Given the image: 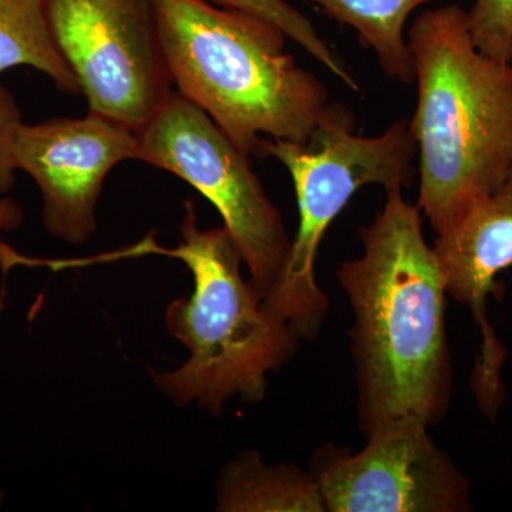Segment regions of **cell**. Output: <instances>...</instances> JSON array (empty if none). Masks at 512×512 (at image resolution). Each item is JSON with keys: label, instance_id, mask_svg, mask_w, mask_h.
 <instances>
[{"label": "cell", "instance_id": "1", "mask_svg": "<svg viewBox=\"0 0 512 512\" xmlns=\"http://www.w3.org/2000/svg\"><path fill=\"white\" fill-rule=\"evenodd\" d=\"M360 228L362 255L343 262L339 285L353 309L352 353L365 436L399 421L437 423L453 389L446 284L417 205L386 192Z\"/></svg>", "mask_w": 512, "mask_h": 512}, {"label": "cell", "instance_id": "2", "mask_svg": "<svg viewBox=\"0 0 512 512\" xmlns=\"http://www.w3.org/2000/svg\"><path fill=\"white\" fill-rule=\"evenodd\" d=\"M417 104V207L436 234L504 183L512 170V63L478 50L468 12L426 10L407 33Z\"/></svg>", "mask_w": 512, "mask_h": 512}, {"label": "cell", "instance_id": "3", "mask_svg": "<svg viewBox=\"0 0 512 512\" xmlns=\"http://www.w3.org/2000/svg\"><path fill=\"white\" fill-rule=\"evenodd\" d=\"M178 93L208 114L248 157L265 140L308 143L330 104L325 84L286 52L266 19L211 0H154Z\"/></svg>", "mask_w": 512, "mask_h": 512}, {"label": "cell", "instance_id": "4", "mask_svg": "<svg viewBox=\"0 0 512 512\" xmlns=\"http://www.w3.org/2000/svg\"><path fill=\"white\" fill-rule=\"evenodd\" d=\"M185 208L178 247H160L150 235L94 261L157 254L188 266L194 292L190 299H177L168 306L165 325L190 357L180 369L154 379L175 403L184 406L197 400L212 414H220L232 396L261 402L266 376L295 355L301 338L266 311L255 286L242 278L244 259L227 228L202 231L194 202L188 201Z\"/></svg>", "mask_w": 512, "mask_h": 512}, {"label": "cell", "instance_id": "5", "mask_svg": "<svg viewBox=\"0 0 512 512\" xmlns=\"http://www.w3.org/2000/svg\"><path fill=\"white\" fill-rule=\"evenodd\" d=\"M355 116L332 103L308 143L265 140L262 158L274 157L291 175L298 201L299 227L284 275L265 296L266 311L313 338L329 311L316 282L315 262L322 239L360 188L380 185L386 192L412 187L417 144L409 119L390 124L380 136L353 133Z\"/></svg>", "mask_w": 512, "mask_h": 512}, {"label": "cell", "instance_id": "6", "mask_svg": "<svg viewBox=\"0 0 512 512\" xmlns=\"http://www.w3.org/2000/svg\"><path fill=\"white\" fill-rule=\"evenodd\" d=\"M136 160L181 178L217 208L264 301L284 275L292 241L247 154L205 111L173 92L138 128Z\"/></svg>", "mask_w": 512, "mask_h": 512}, {"label": "cell", "instance_id": "7", "mask_svg": "<svg viewBox=\"0 0 512 512\" xmlns=\"http://www.w3.org/2000/svg\"><path fill=\"white\" fill-rule=\"evenodd\" d=\"M49 20L90 113L137 131L173 94L154 0H49Z\"/></svg>", "mask_w": 512, "mask_h": 512}, {"label": "cell", "instance_id": "8", "mask_svg": "<svg viewBox=\"0 0 512 512\" xmlns=\"http://www.w3.org/2000/svg\"><path fill=\"white\" fill-rule=\"evenodd\" d=\"M359 453L329 446L312 474L328 512L470 511V484L429 426L399 421L366 437Z\"/></svg>", "mask_w": 512, "mask_h": 512}, {"label": "cell", "instance_id": "9", "mask_svg": "<svg viewBox=\"0 0 512 512\" xmlns=\"http://www.w3.org/2000/svg\"><path fill=\"white\" fill-rule=\"evenodd\" d=\"M137 131L100 114L23 124L15 163L42 195L43 225L50 235L82 244L96 231V205L107 175L136 160Z\"/></svg>", "mask_w": 512, "mask_h": 512}, {"label": "cell", "instance_id": "10", "mask_svg": "<svg viewBox=\"0 0 512 512\" xmlns=\"http://www.w3.org/2000/svg\"><path fill=\"white\" fill-rule=\"evenodd\" d=\"M433 249L447 295L470 308L480 329L473 389L480 409L494 419L505 396V350L487 318V302L497 276L512 266V170L497 190L437 234Z\"/></svg>", "mask_w": 512, "mask_h": 512}, {"label": "cell", "instance_id": "11", "mask_svg": "<svg viewBox=\"0 0 512 512\" xmlns=\"http://www.w3.org/2000/svg\"><path fill=\"white\" fill-rule=\"evenodd\" d=\"M218 510L228 512H328L312 473L296 467H266L256 451L225 468Z\"/></svg>", "mask_w": 512, "mask_h": 512}, {"label": "cell", "instance_id": "12", "mask_svg": "<svg viewBox=\"0 0 512 512\" xmlns=\"http://www.w3.org/2000/svg\"><path fill=\"white\" fill-rule=\"evenodd\" d=\"M330 18L349 26L372 50L387 76L414 83L412 52L404 33L410 15L430 0H309Z\"/></svg>", "mask_w": 512, "mask_h": 512}, {"label": "cell", "instance_id": "13", "mask_svg": "<svg viewBox=\"0 0 512 512\" xmlns=\"http://www.w3.org/2000/svg\"><path fill=\"white\" fill-rule=\"evenodd\" d=\"M19 66L46 74L64 92L80 93L76 77L57 49L49 0H0V74Z\"/></svg>", "mask_w": 512, "mask_h": 512}, {"label": "cell", "instance_id": "14", "mask_svg": "<svg viewBox=\"0 0 512 512\" xmlns=\"http://www.w3.org/2000/svg\"><path fill=\"white\" fill-rule=\"evenodd\" d=\"M225 8H234L252 13L274 23L288 39L301 46L316 62L335 74L349 89L359 92V83L335 50L320 36L315 25L286 0H211Z\"/></svg>", "mask_w": 512, "mask_h": 512}, {"label": "cell", "instance_id": "15", "mask_svg": "<svg viewBox=\"0 0 512 512\" xmlns=\"http://www.w3.org/2000/svg\"><path fill=\"white\" fill-rule=\"evenodd\" d=\"M471 36L480 52L510 62L512 47V0H476L468 12Z\"/></svg>", "mask_w": 512, "mask_h": 512}, {"label": "cell", "instance_id": "16", "mask_svg": "<svg viewBox=\"0 0 512 512\" xmlns=\"http://www.w3.org/2000/svg\"><path fill=\"white\" fill-rule=\"evenodd\" d=\"M25 124L18 103L0 83V195L12 190L15 174V143L20 127Z\"/></svg>", "mask_w": 512, "mask_h": 512}, {"label": "cell", "instance_id": "17", "mask_svg": "<svg viewBox=\"0 0 512 512\" xmlns=\"http://www.w3.org/2000/svg\"><path fill=\"white\" fill-rule=\"evenodd\" d=\"M25 212L22 205L13 198L0 195V232H10L22 225Z\"/></svg>", "mask_w": 512, "mask_h": 512}, {"label": "cell", "instance_id": "18", "mask_svg": "<svg viewBox=\"0 0 512 512\" xmlns=\"http://www.w3.org/2000/svg\"><path fill=\"white\" fill-rule=\"evenodd\" d=\"M2 501H3V493H2V491H0V505H2Z\"/></svg>", "mask_w": 512, "mask_h": 512}, {"label": "cell", "instance_id": "19", "mask_svg": "<svg viewBox=\"0 0 512 512\" xmlns=\"http://www.w3.org/2000/svg\"><path fill=\"white\" fill-rule=\"evenodd\" d=\"M510 62L512 63V47H511V56H510Z\"/></svg>", "mask_w": 512, "mask_h": 512}]
</instances>
